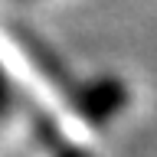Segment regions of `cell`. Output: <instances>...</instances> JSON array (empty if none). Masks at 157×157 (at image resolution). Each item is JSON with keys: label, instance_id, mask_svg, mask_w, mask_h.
Instances as JSON below:
<instances>
[{"label": "cell", "instance_id": "cell-1", "mask_svg": "<svg viewBox=\"0 0 157 157\" xmlns=\"http://www.w3.org/2000/svg\"><path fill=\"white\" fill-rule=\"evenodd\" d=\"M3 98H7V95H3V82H0V108H3Z\"/></svg>", "mask_w": 157, "mask_h": 157}]
</instances>
